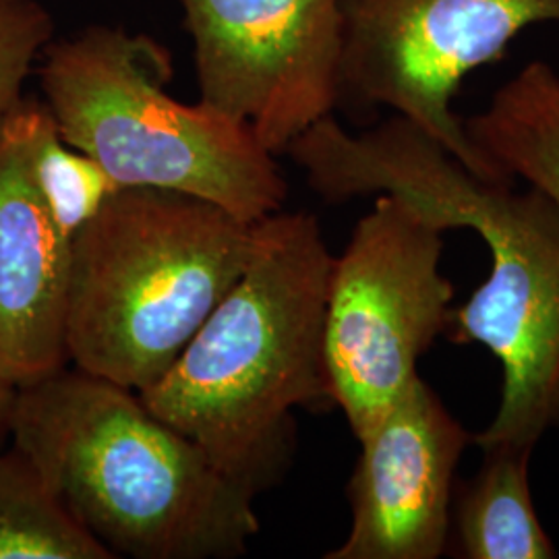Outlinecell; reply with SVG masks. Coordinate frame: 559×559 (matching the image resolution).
I'll list each match as a JSON object with an SVG mask.
<instances>
[{
    "label": "cell",
    "instance_id": "cell-1",
    "mask_svg": "<svg viewBox=\"0 0 559 559\" xmlns=\"http://www.w3.org/2000/svg\"><path fill=\"white\" fill-rule=\"evenodd\" d=\"M330 203L396 195L445 230L471 228L489 247L491 272L462 307L448 338L480 344L503 371L500 408L473 443L535 450L559 427V205L471 173L440 141L400 115L348 133L332 115L286 152Z\"/></svg>",
    "mask_w": 559,
    "mask_h": 559
},
{
    "label": "cell",
    "instance_id": "cell-2",
    "mask_svg": "<svg viewBox=\"0 0 559 559\" xmlns=\"http://www.w3.org/2000/svg\"><path fill=\"white\" fill-rule=\"evenodd\" d=\"M9 436L112 558H239L260 533V487L112 381L67 365L21 385Z\"/></svg>",
    "mask_w": 559,
    "mask_h": 559
},
{
    "label": "cell",
    "instance_id": "cell-3",
    "mask_svg": "<svg viewBox=\"0 0 559 559\" xmlns=\"http://www.w3.org/2000/svg\"><path fill=\"white\" fill-rule=\"evenodd\" d=\"M332 263L316 216L255 222L242 274L173 367L140 392L154 415L260 489L290 459L293 413L334 404L325 362Z\"/></svg>",
    "mask_w": 559,
    "mask_h": 559
},
{
    "label": "cell",
    "instance_id": "cell-4",
    "mask_svg": "<svg viewBox=\"0 0 559 559\" xmlns=\"http://www.w3.org/2000/svg\"><path fill=\"white\" fill-rule=\"evenodd\" d=\"M253 224L177 191L117 189L71 240L69 362L138 394L154 385L242 274Z\"/></svg>",
    "mask_w": 559,
    "mask_h": 559
},
{
    "label": "cell",
    "instance_id": "cell-5",
    "mask_svg": "<svg viewBox=\"0 0 559 559\" xmlns=\"http://www.w3.org/2000/svg\"><path fill=\"white\" fill-rule=\"evenodd\" d=\"M44 102L71 147L119 187L212 201L239 221L282 210L288 185L249 124L166 94L173 57L145 34L92 25L41 52Z\"/></svg>",
    "mask_w": 559,
    "mask_h": 559
},
{
    "label": "cell",
    "instance_id": "cell-6",
    "mask_svg": "<svg viewBox=\"0 0 559 559\" xmlns=\"http://www.w3.org/2000/svg\"><path fill=\"white\" fill-rule=\"evenodd\" d=\"M440 222L381 193L334 258L325 305V362L334 404L360 440L419 378L445 334L454 284L441 272Z\"/></svg>",
    "mask_w": 559,
    "mask_h": 559
},
{
    "label": "cell",
    "instance_id": "cell-7",
    "mask_svg": "<svg viewBox=\"0 0 559 559\" xmlns=\"http://www.w3.org/2000/svg\"><path fill=\"white\" fill-rule=\"evenodd\" d=\"M340 102L388 106L480 179L516 180L475 145L452 100L524 29L559 25V0H340Z\"/></svg>",
    "mask_w": 559,
    "mask_h": 559
},
{
    "label": "cell",
    "instance_id": "cell-8",
    "mask_svg": "<svg viewBox=\"0 0 559 559\" xmlns=\"http://www.w3.org/2000/svg\"><path fill=\"white\" fill-rule=\"evenodd\" d=\"M201 100L278 156L340 104V0H180Z\"/></svg>",
    "mask_w": 559,
    "mask_h": 559
},
{
    "label": "cell",
    "instance_id": "cell-9",
    "mask_svg": "<svg viewBox=\"0 0 559 559\" xmlns=\"http://www.w3.org/2000/svg\"><path fill=\"white\" fill-rule=\"evenodd\" d=\"M357 441L350 531L325 559L440 558L456 466L473 436L419 376Z\"/></svg>",
    "mask_w": 559,
    "mask_h": 559
},
{
    "label": "cell",
    "instance_id": "cell-10",
    "mask_svg": "<svg viewBox=\"0 0 559 559\" xmlns=\"http://www.w3.org/2000/svg\"><path fill=\"white\" fill-rule=\"evenodd\" d=\"M46 104L25 98L0 117V371L17 388L69 365L71 239L34 177Z\"/></svg>",
    "mask_w": 559,
    "mask_h": 559
},
{
    "label": "cell",
    "instance_id": "cell-11",
    "mask_svg": "<svg viewBox=\"0 0 559 559\" xmlns=\"http://www.w3.org/2000/svg\"><path fill=\"white\" fill-rule=\"evenodd\" d=\"M480 471L452 501L450 533L460 558L551 559L558 549L543 528L528 480L533 450L487 445Z\"/></svg>",
    "mask_w": 559,
    "mask_h": 559
},
{
    "label": "cell",
    "instance_id": "cell-12",
    "mask_svg": "<svg viewBox=\"0 0 559 559\" xmlns=\"http://www.w3.org/2000/svg\"><path fill=\"white\" fill-rule=\"evenodd\" d=\"M464 127L512 179L559 205V75L547 62H528Z\"/></svg>",
    "mask_w": 559,
    "mask_h": 559
},
{
    "label": "cell",
    "instance_id": "cell-13",
    "mask_svg": "<svg viewBox=\"0 0 559 559\" xmlns=\"http://www.w3.org/2000/svg\"><path fill=\"white\" fill-rule=\"evenodd\" d=\"M0 559H112L17 448L0 450Z\"/></svg>",
    "mask_w": 559,
    "mask_h": 559
},
{
    "label": "cell",
    "instance_id": "cell-14",
    "mask_svg": "<svg viewBox=\"0 0 559 559\" xmlns=\"http://www.w3.org/2000/svg\"><path fill=\"white\" fill-rule=\"evenodd\" d=\"M34 177L52 218L71 240L120 189L98 162L62 141L48 106L34 138Z\"/></svg>",
    "mask_w": 559,
    "mask_h": 559
},
{
    "label": "cell",
    "instance_id": "cell-15",
    "mask_svg": "<svg viewBox=\"0 0 559 559\" xmlns=\"http://www.w3.org/2000/svg\"><path fill=\"white\" fill-rule=\"evenodd\" d=\"M55 36L40 0H0V117L23 100V83Z\"/></svg>",
    "mask_w": 559,
    "mask_h": 559
},
{
    "label": "cell",
    "instance_id": "cell-16",
    "mask_svg": "<svg viewBox=\"0 0 559 559\" xmlns=\"http://www.w3.org/2000/svg\"><path fill=\"white\" fill-rule=\"evenodd\" d=\"M15 396H17V385L7 380L4 373L0 371V443L11 431V415H13Z\"/></svg>",
    "mask_w": 559,
    "mask_h": 559
}]
</instances>
